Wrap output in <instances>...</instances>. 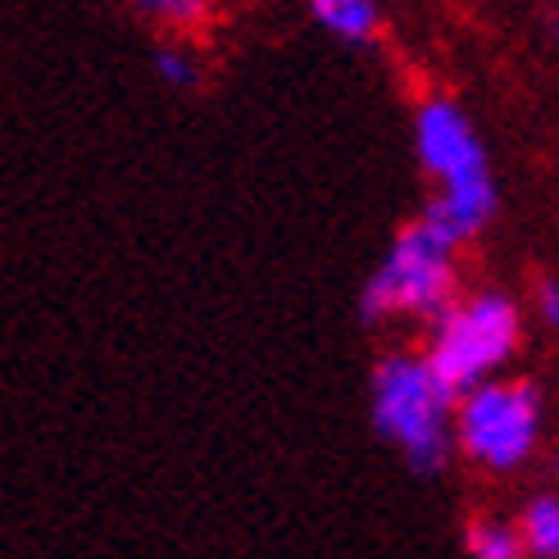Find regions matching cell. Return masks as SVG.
<instances>
[{
	"label": "cell",
	"instance_id": "obj_1",
	"mask_svg": "<svg viewBox=\"0 0 559 559\" xmlns=\"http://www.w3.org/2000/svg\"><path fill=\"white\" fill-rule=\"evenodd\" d=\"M451 405L424 355H386L373 369V428L396 441L414 473H437L451 460Z\"/></svg>",
	"mask_w": 559,
	"mask_h": 559
},
{
	"label": "cell",
	"instance_id": "obj_2",
	"mask_svg": "<svg viewBox=\"0 0 559 559\" xmlns=\"http://www.w3.org/2000/svg\"><path fill=\"white\" fill-rule=\"evenodd\" d=\"M519 328V305L506 292H483L464 305H445L432 323V346L424 365L451 396H464L514 355Z\"/></svg>",
	"mask_w": 559,
	"mask_h": 559
},
{
	"label": "cell",
	"instance_id": "obj_3",
	"mask_svg": "<svg viewBox=\"0 0 559 559\" xmlns=\"http://www.w3.org/2000/svg\"><path fill=\"white\" fill-rule=\"evenodd\" d=\"M451 296H455V246L418 218L396 233L386 260L359 292V314L369 323H382L391 314L437 319L451 305Z\"/></svg>",
	"mask_w": 559,
	"mask_h": 559
},
{
	"label": "cell",
	"instance_id": "obj_4",
	"mask_svg": "<svg viewBox=\"0 0 559 559\" xmlns=\"http://www.w3.org/2000/svg\"><path fill=\"white\" fill-rule=\"evenodd\" d=\"M455 437L473 464L510 473L533 460L542 437V391L533 382H478L464 391L455 414Z\"/></svg>",
	"mask_w": 559,
	"mask_h": 559
},
{
	"label": "cell",
	"instance_id": "obj_5",
	"mask_svg": "<svg viewBox=\"0 0 559 559\" xmlns=\"http://www.w3.org/2000/svg\"><path fill=\"white\" fill-rule=\"evenodd\" d=\"M414 142H418V159H424V169L441 187H460L468 178H487L491 174L487 151L478 142V132H473L468 115L445 96H432V100L418 105Z\"/></svg>",
	"mask_w": 559,
	"mask_h": 559
},
{
	"label": "cell",
	"instance_id": "obj_6",
	"mask_svg": "<svg viewBox=\"0 0 559 559\" xmlns=\"http://www.w3.org/2000/svg\"><path fill=\"white\" fill-rule=\"evenodd\" d=\"M523 555L533 559H559V496H533L519 527Z\"/></svg>",
	"mask_w": 559,
	"mask_h": 559
},
{
	"label": "cell",
	"instance_id": "obj_7",
	"mask_svg": "<svg viewBox=\"0 0 559 559\" xmlns=\"http://www.w3.org/2000/svg\"><path fill=\"white\" fill-rule=\"evenodd\" d=\"M314 19L342 41H369L378 33V10L369 0H314Z\"/></svg>",
	"mask_w": 559,
	"mask_h": 559
},
{
	"label": "cell",
	"instance_id": "obj_8",
	"mask_svg": "<svg viewBox=\"0 0 559 559\" xmlns=\"http://www.w3.org/2000/svg\"><path fill=\"white\" fill-rule=\"evenodd\" d=\"M464 546H468V559H523L519 527L500 519H473Z\"/></svg>",
	"mask_w": 559,
	"mask_h": 559
},
{
	"label": "cell",
	"instance_id": "obj_9",
	"mask_svg": "<svg viewBox=\"0 0 559 559\" xmlns=\"http://www.w3.org/2000/svg\"><path fill=\"white\" fill-rule=\"evenodd\" d=\"M155 73L169 82V87H182V92L201 82V64H195V55L187 46H178V41H164L155 50Z\"/></svg>",
	"mask_w": 559,
	"mask_h": 559
},
{
	"label": "cell",
	"instance_id": "obj_10",
	"mask_svg": "<svg viewBox=\"0 0 559 559\" xmlns=\"http://www.w3.org/2000/svg\"><path fill=\"white\" fill-rule=\"evenodd\" d=\"M142 14H151L159 23H174V27H195L210 10L195 5V0H151V5H142Z\"/></svg>",
	"mask_w": 559,
	"mask_h": 559
},
{
	"label": "cell",
	"instance_id": "obj_11",
	"mask_svg": "<svg viewBox=\"0 0 559 559\" xmlns=\"http://www.w3.org/2000/svg\"><path fill=\"white\" fill-rule=\"evenodd\" d=\"M537 305H542V319L550 328H559V277H542L537 283Z\"/></svg>",
	"mask_w": 559,
	"mask_h": 559
},
{
	"label": "cell",
	"instance_id": "obj_12",
	"mask_svg": "<svg viewBox=\"0 0 559 559\" xmlns=\"http://www.w3.org/2000/svg\"><path fill=\"white\" fill-rule=\"evenodd\" d=\"M555 478H559V455H555Z\"/></svg>",
	"mask_w": 559,
	"mask_h": 559
}]
</instances>
